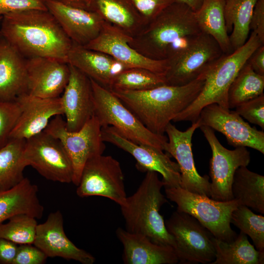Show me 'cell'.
Listing matches in <instances>:
<instances>
[{
	"mask_svg": "<svg viewBox=\"0 0 264 264\" xmlns=\"http://www.w3.org/2000/svg\"><path fill=\"white\" fill-rule=\"evenodd\" d=\"M0 33L26 59L51 57L67 63L73 43L48 10H28L5 15Z\"/></svg>",
	"mask_w": 264,
	"mask_h": 264,
	"instance_id": "cell-1",
	"label": "cell"
},
{
	"mask_svg": "<svg viewBox=\"0 0 264 264\" xmlns=\"http://www.w3.org/2000/svg\"><path fill=\"white\" fill-rule=\"evenodd\" d=\"M204 83L200 75L183 86L165 84L143 90L111 91L150 131L164 135L168 125L195 100Z\"/></svg>",
	"mask_w": 264,
	"mask_h": 264,
	"instance_id": "cell-2",
	"label": "cell"
},
{
	"mask_svg": "<svg viewBox=\"0 0 264 264\" xmlns=\"http://www.w3.org/2000/svg\"><path fill=\"white\" fill-rule=\"evenodd\" d=\"M201 32L195 12L184 4L175 2L132 37L129 44L148 58L166 60Z\"/></svg>",
	"mask_w": 264,
	"mask_h": 264,
	"instance_id": "cell-3",
	"label": "cell"
},
{
	"mask_svg": "<svg viewBox=\"0 0 264 264\" xmlns=\"http://www.w3.org/2000/svg\"><path fill=\"white\" fill-rule=\"evenodd\" d=\"M140 185L120 206L126 230L144 236L155 243L174 247L173 237L166 228L159 213L168 202L162 193L164 183L154 171H147Z\"/></svg>",
	"mask_w": 264,
	"mask_h": 264,
	"instance_id": "cell-4",
	"label": "cell"
},
{
	"mask_svg": "<svg viewBox=\"0 0 264 264\" xmlns=\"http://www.w3.org/2000/svg\"><path fill=\"white\" fill-rule=\"evenodd\" d=\"M262 44L257 35L252 32L243 45L229 54H223L200 74L204 79L201 91L173 121L194 123L198 119L203 108L211 104L229 110L227 98L230 85L252 53Z\"/></svg>",
	"mask_w": 264,
	"mask_h": 264,
	"instance_id": "cell-5",
	"label": "cell"
},
{
	"mask_svg": "<svg viewBox=\"0 0 264 264\" xmlns=\"http://www.w3.org/2000/svg\"><path fill=\"white\" fill-rule=\"evenodd\" d=\"M90 81L94 115L102 127L112 126L124 137L135 143L164 151L167 136L152 132L110 90L91 79Z\"/></svg>",
	"mask_w": 264,
	"mask_h": 264,
	"instance_id": "cell-6",
	"label": "cell"
},
{
	"mask_svg": "<svg viewBox=\"0 0 264 264\" xmlns=\"http://www.w3.org/2000/svg\"><path fill=\"white\" fill-rule=\"evenodd\" d=\"M164 188L167 198L177 205V210L195 218L215 238L229 242L236 238L230 224L232 213L240 205L237 200L218 201L180 187Z\"/></svg>",
	"mask_w": 264,
	"mask_h": 264,
	"instance_id": "cell-7",
	"label": "cell"
},
{
	"mask_svg": "<svg viewBox=\"0 0 264 264\" xmlns=\"http://www.w3.org/2000/svg\"><path fill=\"white\" fill-rule=\"evenodd\" d=\"M102 127L97 118L93 116L79 131H67L62 115L51 119L45 132L58 138L61 142L71 163L72 182L77 186L83 168L90 158L103 154L106 145L103 140Z\"/></svg>",
	"mask_w": 264,
	"mask_h": 264,
	"instance_id": "cell-8",
	"label": "cell"
},
{
	"mask_svg": "<svg viewBox=\"0 0 264 264\" xmlns=\"http://www.w3.org/2000/svg\"><path fill=\"white\" fill-rule=\"evenodd\" d=\"M173 237L178 263L184 264H211L216 257L214 236L195 218L176 210L165 221Z\"/></svg>",
	"mask_w": 264,
	"mask_h": 264,
	"instance_id": "cell-9",
	"label": "cell"
},
{
	"mask_svg": "<svg viewBox=\"0 0 264 264\" xmlns=\"http://www.w3.org/2000/svg\"><path fill=\"white\" fill-rule=\"evenodd\" d=\"M223 54L216 40L201 31L189 39L167 59L166 84L183 86L191 82Z\"/></svg>",
	"mask_w": 264,
	"mask_h": 264,
	"instance_id": "cell-10",
	"label": "cell"
},
{
	"mask_svg": "<svg viewBox=\"0 0 264 264\" xmlns=\"http://www.w3.org/2000/svg\"><path fill=\"white\" fill-rule=\"evenodd\" d=\"M77 186L76 194L79 197H103L120 206L127 197L120 163L110 155L101 154L89 159Z\"/></svg>",
	"mask_w": 264,
	"mask_h": 264,
	"instance_id": "cell-11",
	"label": "cell"
},
{
	"mask_svg": "<svg viewBox=\"0 0 264 264\" xmlns=\"http://www.w3.org/2000/svg\"><path fill=\"white\" fill-rule=\"evenodd\" d=\"M199 128L212 151L209 163L210 197L218 201L232 200L231 187L235 172L240 167L248 165L250 152L244 147L228 150L220 142L214 130L205 126Z\"/></svg>",
	"mask_w": 264,
	"mask_h": 264,
	"instance_id": "cell-12",
	"label": "cell"
},
{
	"mask_svg": "<svg viewBox=\"0 0 264 264\" xmlns=\"http://www.w3.org/2000/svg\"><path fill=\"white\" fill-rule=\"evenodd\" d=\"M24 158L47 180L63 183L72 182L73 170L61 142L44 131L25 141Z\"/></svg>",
	"mask_w": 264,
	"mask_h": 264,
	"instance_id": "cell-13",
	"label": "cell"
},
{
	"mask_svg": "<svg viewBox=\"0 0 264 264\" xmlns=\"http://www.w3.org/2000/svg\"><path fill=\"white\" fill-rule=\"evenodd\" d=\"M101 132L105 142L118 147L134 158L136 167L139 171L159 173L162 176L164 188L180 187L178 165L171 159L168 154L151 146L135 143L124 137L112 126L102 127Z\"/></svg>",
	"mask_w": 264,
	"mask_h": 264,
	"instance_id": "cell-14",
	"label": "cell"
},
{
	"mask_svg": "<svg viewBox=\"0 0 264 264\" xmlns=\"http://www.w3.org/2000/svg\"><path fill=\"white\" fill-rule=\"evenodd\" d=\"M132 36L106 22L99 35L85 47L106 53L128 68H142L165 76L168 69L167 60L148 58L132 47Z\"/></svg>",
	"mask_w": 264,
	"mask_h": 264,
	"instance_id": "cell-15",
	"label": "cell"
},
{
	"mask_svg": "<svg viewBox=\"0 0 264 264\" xmlns=\"http://www.w3.org/2000/svg\"><path fill=\"white\" fill-rule=\"evenodd\" d=\"M198 119L201 126L221 133L229 145L249 147L264 154V132L250 126L235 110L211 104L203 108Z\"/></svg>",
	"mask_w": 264,
	"mask_h": 264,
	"instance_id": "cell-16",
	"label": "cell"
},
{
	"mask_svg": "<svg viewBox=\"0 0 264 264\" xmlns=\"http://www.w3.org/2000/svg\"><path fill=\"white\" fill-rule=\"evenodd\" d=\"M201 126L198 119L186 131L177 129L171 122L165 132L168 141L164 151L174 157L178 165L180 175V187L191 192L210 197L209 176H200L194 160L192 139L195 131Z\"/></svg>",
	"mask_w": 264,
	"mask_h": 264,
	"instance_id": "cell-17",
	"label": "cell"
},
{
	"mask_svg": "<svg viewBox=\"0 0 264 264\" xmlns=\"http://www.w3.org/2000/svg\"><path fill=\"white\" fill-rule=\"evenodd\" d=\"M27 92L35 97H60L69 80V65L58 59L36 57L26 59Z\"/></svg>",
	"mask_w": 264,
	"mask_h": 264,
	"instance_id": "cell-18",
	"label": "cell"
},
{
	"mask_svg": "<svg viewBox=\"0 0 264 264\" xmlns=\"http://www.w3.org/2000/svg\"><path fill=\"white\" fill-rule=\"evenodd\" d=\"M69 65L68 82L60 97L66 129L74 132L80 130L94 115V105L90 79Z\"/></svg>",
	"mask_w": 264,
	"mask_h": 264,
	"instance_id": "cell-19",
	"label": "cell"
},
{
	"mask_svg": "<svg viewBox=\"0 0 264 264\" xmlns=\"http://www.w3.org/2000/svg\"><path fill=\"white\" fill-rule=\"evenodd\" d=\"M33 244L48 257H60L82 264H93L95 261L92 255L76 246L67 237L59 210L50 213L44 222L38 224Z\"/></svg>",
	"mask_w": 264,
	"mask_h": 264,
	"instance_id": "cell-20",
	"label": "cell"
},
{
	"mask_svg": "<svg viewBox=\"0 0 264 264\" xmlns=\"http://www.w3.org/2000/svg\"><path fill=\"white\" fill-rule=\"evenodd\" d=\"M16 100L21 106V113L9 139L26 140L44 131L54 117L64 115L61 97L43 98L25 93Z\"/></svg>",
	"mask_w": 264,
	"mask_h": 264,
	"instance_id": "cell-21",
	"label": "cell"
},
{
	"mask_svg": "<svg viewBox=\"0 0 264 264\" xmlns=\"http://www.w3.org/2000/svg\"><path fill=\"white\" fill-rule=\"evenodd\" d=\"M54 16L73 44L84 46L94 39L105 22L96 12L74 7L52 0H44Z\"/></svg>",
	"mask_w": 264,
	"mask_h": 264,
	"instance_id": "cell-22",
	"label": "cell"
},
{
	"mask_svg": "<svg viewBox=\"0 0 264 264\" xmlns=\"http://www.w3.org/2000/svg\"><path fill=\"white\" fill-rule=\"evenodd\" d=\"M67 63L89 78L110 89L115 77L126 66L102 52L73 44L67 55Z\"/></svg>",
	"mask_w": 264,
	"mask_h": 264,
	"instance_id": "cell-23",
	"label": "cell"
},
{
	"mask_svg": "<svg viewBox=\"0 0 264 264\" xmlns=\"http://www.w3.org/2000/svg\"><path fill=\"white\" fill-rule=\"evenodd\" d=\"M123 251L125 264H175L178 263L174 248L152 242L147 237L131 233L121 227L116 230Z\"/></svg>",
	"mask_w": 264,
	"mask_h": 264,
	"instance_id": "cell-24",
	"label": "cell"
},
{
	"mask_svg": "<svg viewBox=\"0 0 264 264\" xmlns=\"http://www.w3.org/2000/svg\"><path fill=\"white\" fill-rule=\"evenodd\" d=\"M26 58L0 33V98L12 100L27 93Z\"/></svg>",
	"mask_w": 264,
	"mask_h": 264,
	"instance_id": "cell-25",
	"label": "cell"
},
{
	"mask_svg": "<svg viewBox=\"0 0 264 264\" xmlns=\"http://www.w3.org/2000/svg\"><path fill=\"white\" fill-rule=\"evenodd\" d=\"M38 192L37 186L26 177L11 188L0 190V224L20 214L41 219L44 207L40 202Z\"/></svg>",
	"mask_w": 264,
	"mask_h": 264,
	"instance_id": "cell-26",
	"label": "cell"
},
{
	"mask_svg": "<svg viewBox=\"0 0 264 264\" xmlns=\"http://www.w3.org/2000/svg\"><path fill=\"white\" fill-rule=\"evenodd\" d=\"M89 10L132 37L147 25L130 0H91Z\"/></svg>",
	"mask_w": 264,
	"mask_h": 264,
	"instance_id": "cell-27",
	"label": "cell"
},
{
	"mask_svg": "<svg viewBox=\"0 0 264 264\" xmlns=\"http://www.w3.org/2000/svg\"><path fill=\"white\" fill-rule=\"evenodd\" d=\"M225 0H203L195 12L198 26L203 32L212 37L224 54L233 52L224 17Z\"/></svg>",
	"mask_w": 264,
	"mask_h": 264,
	"instance_id": "cell-28",
	"label": "cell"
},
{
	"mask_svg": "<svg viewBox=\"0 0 264 264\" xmlns=\"http://www.w3.org/2000/svg\"><path fill=\"white\" fill-rule=\"evenodd\" d=\"M234 199L240 205L264 213V176L241 166L235 171L232 184Z\"/></svg>",
	"mask_w": 264,
	"mask_h": 264,
	"instance_id": "cell-29",
	"label": "cell"
},
{
	"mask_svg": "<svg viewBox=\"0 0 264 264\" xmlns=\"http://www.w3.org/2000/svg\"><path fill=\"white\" fill-rule=\"evenodd\" d=\"M215 260L210 264H263L264 252L257 250L247 236L240 231L233 241L227 242L214 237Z\"/></svg>",
	"mask_w": 264,
	"mask_h": 264,
	"instance_id": "cell-30",
	"label": "cell"
},
{
	"mask_svg": "<svg viewBox=\"0 0 264 264\" xmlns=\"http://www.w3.org/2000/svg\"><path fill=\"white\" fill-rule=\"evenodd\" d=\"M257 0H225L224 17L232 50L243 45L248 38L253 11Z\"/></svg>",
	"mask_w": 264,
	"mask_h": 264,
	"instance_id": "cell-31",
	"label": "cell"
},
{
	"mask_svg": "<svg viewBox=\"0 0 264 264\" xmlns=\"http://www.w3.org/2000/svg\"><path fill=\"white\" fill-rule=\"evenodd\" d=\"M25 141L11 138L0 148V190L11 188L24 178L23 172L28 166L24 158Z\"/></svg>",
	"mask_w": 264,
	"mask_h": 264,
	"instance_id": "cell-32",
	"label": "cell"
},
{
	"mask_svg": "<svg viewBox=\"0 0 264 264\" xmlns=\"http://www.w3.org/2000/svg\"><path fill=\"white\" fill-rule=\"evenodd\" d=\"M264 75L256 73L246 62L230 85L228 91L229 109L264 94Z\"/></svg>",
	"mask_w": 264,
	"mask_h": 264,
	"instance_id": "cell-33",
	"label": "cell"
},
{
	"mask_svg": "<svg viewBox=\"0 0 264 264\" xmlns=\"http://www.w3.org/2000/svg\"><path fill=\"white\" fill-rule=\"evenodd\" d=\"M166 84L165 77L142 68H129L120 73L110 90H143Z\"/></svg>",
	"mask_w": 264,
	"mask_h": 264,
	"instance_id": "cell-34",
	"label": "cell"
},
{
	"mask_svg": "<svg viewBox=\"0 0 264 264\" xmlns=\"http://www.w3.org/2000/svg\"><path fill=\"white\" fill-rule=\"evenodd\" d=\"M231 223L248 236L256 249L264 252V217L253 213L247 206L239 205L232 212Z\"/></svg>",
	"mask_w": 264,
	"mask_h": 264,
	"instance_id": "cell-35",
	"label": "cell"
},
{
	"mask_svg": "<svg viewBox=\"0 0 264 264\" xmlns=\"http://www.w3.org/2000/svg\"><path fill=\"white\" fill-rule=\"evenodd\" d=\"M0 224V237L17 244H33L38 225L32 216L20 214Z\"/></svg>",
	"mask_w": 264,
	"mask_h": 264,
	"instance_id": "cell-36",
	"label": "cell"
},
{
	"mask_svg": "<svg viewBox=\"0 0 264 264\" xmlns=\"http://www.w3.org/2000/svg\"><path fill=\"white\" fill-rule=\"evenodd\" d=\"M21 113V106L16 99L8 100L0 98V148L9 140Z\"/></svg>",
	"mask_w": 264,
	"mask_h": 264,
	"instance_id": "cell-37",
	"label": "cell"
},
{
	"mask_svg": "<svg viewBox=\"0 0 264 264\" xmlns=\"http://www.w3.org/2000/svg\"><path fill=\"white\" fill-rule=\"evenodd\" d=\"M235 111L250 123L264 129V94L250 99L235 108Z\"/></svg>",
	"mask_w": 264,
	"mask_h": 264,
	"instance_id": "cell-38",
	"label": "cell"
},
{
	"mask_svg": "<svg viewBox=\"0 0 264 264\" xmlns=\"http://www.w3.org/2000/svg\"><path fill=\"white\" fill-rule=\"evenodd\" d=\"M146 21L147 24L164 9L175 2L174 0H130Z\"/></svg>",
	"mask_w": 264,
	"mask_h": 264,
	"instance_id": "cell-39",
	"label": "cell"
},
{
	"mask_svg": "<svg viewBox=\"0 0 264 264\" xmlns=\"http://www.w3.org/2000/svg\"><path fill=\"white\" fill-rule=\"evenodd\" d=\"M48 257L34 244L18 245L12 264H44Z\"/></svg>",
	"mask_w": 264,
	"mask_h": 264,
	"instance_id": "cell-40",
	"label": "cell"
},
{
	"mask_svg": "<svg viewBox=\"0 0 264 264\" xmlns=\"http://www.w3.org/2000/svg\"><path fill=\"white\" fill-rule=\"evenodd\" d=\"M28 10H48L44 0H0V17Z\"/></svg>",
	"mask_w": 264,
	"mask_h": 264,
	"instance_id": "cell-41",
	"label": "cell"
},
{
	"mask_svg": "<svg viewBox=\"0 0 264 264\" xmlns=\"http://www.w3.org/2000/svg\"><path fill=\"white\" fill-rule=\"evenodd\" d=\"M263 44H264V0H257L255 5L250 25Z\"/></svg>",
	"mask_w": 264,
	"mask_h": 264,
	"instance_id": "cell-42",
	"label": "cell"
},
{
	"mask_svg": "<svg viewBox=\"0 0 264 264\" xmlns=\"http://www.w3.org/2000/svg\"><path fill=\"white\" fill-rule=\"evenodd\" d=\"M18 245L0 237V264H12Z\"/></svg>",
	"mask_w": 264,
	"mask_h": 264,
	"instance_id": "cell-43",
	"label": "cell"
},
{
	"mask_svg": "<svg viewBox=\"0 0 264 264\" xmlns=\"http://www.w3.org/2000/svg\"><path fill=\"white\" fill-rule=\"evenodd\" d=\"M252 68L257 73L264 75V45L257 48L247 60Z\"/></svg>",
	"mask_w": 264,
	"mask_h": 264,
	"instance_id": "cell-44",
	"label": "cell"
},
{
	"mask_svg": "<svg viewBox=\"0 0 264 264\" xmlns=\"http://www.w3.org/2000/svg\"><path fill=\"white\" fill-rule=\"evenodd\" d=\"M66 5L89 10L91 0H52Z\"/></svg>",
	"mask_w": 264,
	"mask_h": 264,
	"instance_id": "cell-45",
	"label": "cell"
},
{
	"mask_svg": "<svg viewBox=\"0 0 264 264\" xmlns=\"http://www.w3.org/2000/svg\"><path fill=\"white\" fill-rule=\"evenodd\" d=\"M174 2L184 4L194 12L197 11L201 6L203 0H174Z\"/></svg>",
	"mask_w": 264,
	"mask_h": 264,
	"instance_id": "cell-46",
	"label": "cell"
},
{
	"mask_svg": "<svg viewBox=\"0 0 264 264\" xmlns=\"http://www.w3.org/2000/svg\"><path fill=\"white\" fill-rule=\"evenodd\" d=\"M2 17H0V22H1Z\"/></svg>",
	"mask_w": 264,
	"mask_h": 264,
	"instance_id": "cell-47",
	"label": "cell"
}]
</instances>
